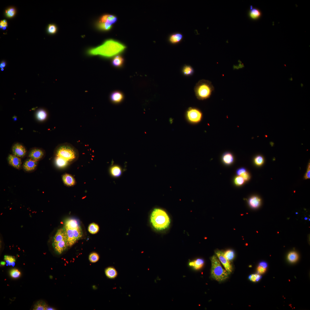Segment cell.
Returning <instances> with one entry per match:
<instances>
[{"instance_id": "cell-20", "label": "cell", "mask_w": 310, "mask_h": 310, "mask_svg": "<svg viewBox=\"0 0 310 310\" xmlns=\"http://www.w3.org/2000/svg\"><path fill=\"white\" fill-rule=\"evenodd\" d=\"M222 160L223 162L226 165H230L232 164L234 160L233 154L230 152H226L222 155Z\"/></svg>"}, {"instance_id": "cell-29", "label": "cell", "mask_w": 310, "mask_h": 310, "mask_svg": "<svg viewBox=\"0 0 310 310\" xmlns=\"http://www.w3.org/2000/svg\"><path fill=\"white\" fill-rule=\"evenodd\" d=\"M182 72L183 74L186 76H189L193 74L194 70L193 68L190 65H185L182 69Z\"/></svg>"}, {"instance_id": "cell-19", "label": "cell", "mask_w": 310, "mask_h": 310, "mask_svg": "<svg viewBox=\"0 0 310 310\" xmlns=\"http://www.w3.org/2000/svg\"><path fill=\"white\" fill-rule=\"evenodd\" d=\"M95 26L97 30L102 32L109 31L113 27L112 25L108 22H102L98 21L95 23Z\"/></svg>"}, {"instance_id": "cell-7", "label": "cell", "mask_w": 310, "mask_h": 310, "mask_svg": "<svg viewBox=\"0 0 310 310\" xmlns=\"http://www.w3.org/2000/svg\"><path fill=\"white\" fill-rule=\"evenodd\" d=\"M215 253L219 261L221 263L225 270L230 274L232 272V267L230 261L224 256L223 252L220 250H216Z\"/></svg>"}, {"instance_id": "cell-8", "label": "cell", "mask_w": 310, "mask_h": 310, "mask_svg": "<svg viewBox=\"0 0 310 310\" xmlns=\"http://www.w3.org/2000/svg\"><path fill=\"white\" fill-rule=\"evenodd\" d=\"M124 97L123 93L119 90H115L110 94L109 99L113 103L117 104L121 102Z\"/></svg>"}, {"instance_id": "cell-32", "label": "cell", "mask_w": 310, "mask_h": 310, "mask_svg": "<svg viewBox=\"0 0 310 310\" xmlns=\"http://www.w3.org/2000/svg\"><path fill=\"white\" fill-rule=\"evenodd\" d=\"M225 258L230 261L232 260L235 256V252L232 250H228L223 252Z\"/></svg>"}, {"instance_id": "cell-46", "label": "cell", "mask_w": 310, "mask_h": 310, "mask_svg": "<svg viewBox=\"0 0 310 310\" xmlns=\"http://www.w3.org/2000/svg\"><path fill=\"white\" fill-rule=\"evenodd\" d=\"M247 171L245 168H241L237 169L236 171V173L238 176H240L242 173Z\"/></svg>"}, {"instance_id": "cell-16", "label": "cell", "mask_w": 310, "mask_h": 310, "mask_svg": "<svg viewBox=\"0 0 310 310\" xmlns=\"http://www.w3.org/2000/svg\"><path fill=\"white\" fill-rule=\"evenodd\" d=\"M64 227L65 228L67 236L68 246L71 247L73 245L76 241L74 236L73 230L65 225Z\"/></svg>"}, {"instance_id": "cell-1", "label": "cell", "mask_w": 310, "mask_h": 310, "mask_svg": "<svg viewBox=\"0 0 310 310\" xmlns=\"http://www.w3.org/2000/svg\"><path fill=\"white\" fill-rule=\"evenodd\" d=\"M126 46L119 41L112 39L105 40L100 45L91 48L86 51L89 56L98 55L105 59H109L120 55L126 50Z\"/></svg>"}, {"instance_id": "cell-39", "label": "cell", "mask_w": 310, "mask_h": 310, "mask_svg": "<svg viewBox=\"0 0 310 310\" xmlns=\"http://www.w3.org/2000/svg\"><path fill=\"white\" fill-rule=\"evenodd\" d=\"M117 17L113 15L108 14L107 17V22L112 25L115 23L117 21Z\"/></svg>"}, {"instance_id": "cell-51", "label": "cell", "mask_w": 310, "mask_h": 310, "mask_svg": "<svg viewBox=\"0 0 310 310\" xmlns=\"http://www.w3.org/2000/svg\"><path fill=\"white\" fill-rule=\"evenodd\" d=\"M6 263L5 261H2L1 262V265L2 266H4L5 264Z\"/></svg>"}, {"instance_id": "cell-28", "label": "cell", "mask_w": 310, "mask_h": 310, "mask_svg": "<svg viewBox=\"0 0 310 310\" xmlns=\"http://www.w3.org/2000/svg\"><path fill=\"white\" fill-rule=\"evenodd\" d=\"M47 305L44 301L40 300L37 301L34 305L33 309L34 310H47Z\"/></svg>"}, {"instance_id": "cell-40", "label": "cell", "mask_w": 310, "mask_h": 310, "mask_svg": "<svg viewBox=\"0 0 310 310\" xmlns=\"http://www.w3.org/2000/svg\"><path fill=\"white\" fill-rule=\"evenodd\" d=\"M245 180L243 179L240 176H238L235 177L234 180V182L235 184L238 186H241L243 185L244 182Z\"/></svg>"}, {"instance_id": "cell-11", "label": "cell", "mask_w": 310, "mask_h": 310, "mask_svg": "<svg viewBox=\"0 0 310 310\" xmlns=\"http://www.w3.org/2000/svg\"><path fill=\"white\" fill-rule=\"evenodd\" d=\"M63 240H67V238L64 228L58 229L53 239V243H57Z\"/></svg>"}, {"instance_id": "cell-41", "label": "cell", "mask_w": 310, "mask_h": 310, "mask_svg": "<svg viewBox=\"0 0 310 310\" xmlns=\"http://www.w3.org/2000/svg\"><path fill=\"white\" fill-rule=\"evenodd\" d=\"M57 30V28L54 24H50L48 25L47 31L48 32L51 34H53L55 33Z\"/></svg>"}, {"instance_id": "cell-10", "label": "cell", "mask_w": 310, "mask_h": 310, "mask_svg": "<svg viewBox=\"0 0 310 310\" xmlns=\"http://www.w3.org/2000/svg\"><path fill=\"white\" fill-rule=\"evenodd\" d=\"M52 246L56 253L60 254L65 250L68 246L67 240H63L57 243H53Z\"/></svg>"}, {"instance_id": "cell-22", "label": "cell", "mask_w": 310, "mask_h": 310, "mask_svg": "<svg viewBox=\"0 0 310 310\" xmlns=\"http://www.w3.org/2000/svg\"><path fill=\"white\" fill-rule=\"evenodd\" d=\"M261 15V12L259 9L257 8H253L252 6H251L249 12V15L251 19L257 20L260 17Z\"/></svg>"}, {"instance_id": "cell-21", "label": "cell", "mask_w": 310, "mask_h": 310, "mask_svg": "<svg viewBox=\"0 0 310 310\" xmlns=\"http://www.w3.org/2000/svg\"><path fill=\"white\" fill-rule=\"evenodd\" d=\"M110 173L111 175L114 177H118L122 174V170L121 168L117 165L112 166L110 168Z\"/></svg>"}, {"instance_id": "cell-3", "label": "cell", "mask_w": 310, "mask_h": 310, "mask_svg": "<svg viewBox=\"0 0 310 310\" xmlns=\"http://www.w3.org/2000/svg\"><path fill=\"white\" fill-rule=\"evenodd\" d=\"M55 156L61 157L70 164L76 161L79 157L77 149L69 144H65L57 147L55 151Z\"/></svg>"}, {"instance_id": "cell-24", "label": "cell", "mask_w": 310, "mask_h": 310, "mask_svg": "<svg viewBox=\"0 0 310 310\" xmlns=\"http://www.w3.org/2000/svg\"><path fill=\"white\" fill-rule=\"evenodd\" d=\"M204 264V260L202 259L199 258L190 262L189 265L193 267L195 269L198 270L203 267Z\"/></svg>"}, {"instance_id": "cell-33", "label": "cell", "mask_w": 310, "mask_h": 310, "mask_svg": "<svg viewBox=\"0 0 310 310\" xmlns=\"http://www.w3.org/2000/svg\"><path fill=\"white\" fill-rule=\"evenodd\" d=\"M254 163L257 166H260L264 162V159L263 156L261 155L256 156L253 159Z\"/></svg>"}, {"instance_id": "cell-48", "label": "cell", "mask_w": 310, "mask_h": 310, "mask_svg": "<svg viewBox=\"0 0 310 310\" xmlns=\"http://www.w3.org/2000/svg\"><path fill=\"white\" fill-rule=\"evenodd\" d=\"M7 23L6 20H1L0 22V26L1 28H3L5 27H7Z\"/></svg>"}, {"instance_id": "cell-42", "label": "cell", "mask_w": 310, "mask_h": 310, "mask_svg": "<svg viewBox=\"0 0 310 310\" xmlns=\"http://www.w3.org/2000/svg\"><path fill=\"white\" fill-rule=\"evenodd\" d=\"M261 278V276L257 274H252L249 277V278L250 280L254 282L258 281Z\"/></svg>"}, {"instance_id": "cell-25", "label": "cell", "mask_w": 310, "mask_h": 310, "mask_svg": "<svg viewBox=\"0 0 310 310\" xmlns=\"http://www.w3.org/2000/svg\"><path fill=\"white\" fill-rule=\"evenodd\" d=\"M36 118L39 121H43L46 118L47 116V113L45 109L40 108L36 111Z\"/></svg>"}, {"instance_id": "cell-12", "label": "cell", "mask_w": 310, "mask_h": 310, "mask_svg": "<svg viewBox=\"0 0 310 310\" xmlns=\"http://www.w3.org/2000/svg\"><path fill=\"white\" fill-rule=\"evenodd\" d=\"M7 160L9 164L14 168L19 169L21 167L22 162L19 157L10 154L8 156Z\"/></svg>"}, {"instance_id": "cell-47", "label": "cell", "mask_w": 310, "mask_h": 310, "mask_svg": "<svg viewBox=\"0 0 310 310\" xmlns=\"http://www.w3.org/2000/svg\"><path fill=\"white\" fill-rule=\"evenodd\" d=\"M310 163L308 166V167L307 169V172L305 174L304 176V178L305 179H309L310 178Z\"/></svg>"}, {"instance_id": "cell-2", "label": "cell", "mask_w": 310, "mask_h": 310, "mask_svg": "<svg viewBox=\"0 0 310 310\" xmlns=\"http://www.w3.org/2000/svg\"><path fill=\"white\" fill-rule=\"evenodd\" d=\"M150 222L156 230L162 231L167 229L170 223V217L166 211L160 208H154L150 216Z\"/></svg>"}, {"instance_id": "cell-43", "label": "cell", "mask_w": 310, "mask_h": 310, "mask_svg": "<svg viewBox=\"0 0 310 310\" xmlns=\"http://www.w3.org/2000/svg\"><path fill=\"white\" fill-rule=\"evenodd\" d=\"M240 176L245 181H248L250 178L249 173L247 171L242 173Z\"/></svg>"}, {"instance_id": "cell-34", "label": "cell", "mask_w": 310, "mask_h": 310, "mask_svg": "<svg viewBox=\"0 0 310 310\" xmlns=\"http://www.w3.org/2000/svg\"><path fill=\"white\" fill-rule=\"evenodd\" d=\"M298 258V254L297 253L294 251L290 252L288 255V260L291 262H294L296 261Z\"/></svg>"}, {"instance_id": "cell-23", "label": "cell", "mask_w": 310, "mask_h": 310, "mask_svg": "<svg viewBox=\"0 0 310 310\" xmlns=\"http://www.w3.org/2000/svg\"><path fill=\"white\" fill-rule=\"evenodd\" d=\"M248 202L249 206L251 208H256L260 206L261 200L257 196H253L249 199Z\"/></svg>"}, {"instance_id": "cell-50", "label": "cell", "mask_w": 310, "mask_h": 310, "mask_svg": "<svg viewBox=\"0 0 310 310\" xmlns=\"http://www.w3.org/2000/svg\"><path fill=\"white\" fill-rule=\"evenodd\" d=\"M259 265H260V266H262V267H264V268H267V264L266 263V262H264V261H262V262H261L259 263Z\"/></svg>"}, {"instance_id": "cell-14", "label": "cell", "mask_w": 310, "mask_h": 310, "mask_svg": "<svg viewBox=\"0 0 310 310\" xmlns=\"http://www.w3.org/2000/svg\"><path fill=\"white\" fill-rule=\"evenodd\" d=\"M37 161L29 158L24 163L23 167L26 171L30 172L34 170L37 166Z\"/></svg>"}, {"instance_id": "cell-18", "label": "cell", "mask_w": 310, "mask_h": 310, "mask_svg": "<svg viewBox=\"0 0 310 310\" xmlns=\"http://www.w3.org/2000/svg\"><path fill=\"white\" fill-rule=\"evenodd\" d=\"M183 38L182 34L180 32H176L171 34L169 36L168 40L172 44H176L180 42Z\"/></svg>"}, {"instance_id": "cell-17", "label": "cell", "mask_w": 310, "mask_h": 310, "mask_svg": "<svg viewBox=\"0 0 310 310\" xmlns=\"http://www.w3.org/2000/svg\"><path fill=\"white\" fill-rule=\"evenodd\" d=\"M62 179L64 184L68 187L73 186L75 185L76 181L74 178L71 175L68 173L63 174Z\"/></svg>"}, {"instance_id": "cell-26", "label": "cell", "mask_w": 310, "mask_h": 310, "mask_svg": "<svg viewBox=\"0 0 310 310\" xmlns=\"http://www.w3.org/2000/svg\"><path fill=\"white\" fill-rule=\"evenodd\" d=\"M55 162L57 166L60 168L65 167L69 164L65 159L58 156H55Z\"/></svg>"}, {"instance_id": "cell-5", "label": "cell", "mask_w": 310, "mask_h": 310, "mask_svg": "<svg viewBox=\"0 0 310 310\" xmlns=\"http://www.w3.org/2000/svg\"><path fill=\"white\" fill-rule=\"evenodd\" d=\"M211 261L212 278L219 282L224 281L227 279L230 274L223 268L218 257L214 255L211 257Z\"/></svg>"}, {"instance_id": "cell-45", "label": "cell", "mask_w": 310, "mask_h": 310, "mask_svg": "<svg viewBox=\"0 0 310 310\" xmlns=\"http://www.w3.org/2000/svg\"><path fill=\"white\" fill-rule=\"evenodd\" d=\"M266 268H264L260 265L257 267V270L258 273L260 274L264 273L266 271Z\"/></svg>"}, {"instance_id": "cell-37", "label": "cell", "mask_w": 310, "mask_h": 310, "mask_svg": "<svg viewBox=\"0 0 310 310\" xmlns=\"http://www.w3.org/2000/svg\"><path fill=\"white\" fill-rule=\"evenodd\" d=\"M9 273L11 276L14 278H17L21 275L20 272L16 268L11 269Z\"/></svg>"}, {"instance_id": "cell-13", "label": "cell", "mask_w": 310, "mask_h": 310, "mask_svg": "<svg viewBox=\"0 0 310 310\" xmlns=\"http://www.w3.org/2000/svg\"><path fill=\"white\" fill-rule=\"evenodd\" d=\"M44 155V152L38 148H34L30 150L28 156L29 158L38 161L43 157Z\"/></svg>"}, {"instance_id": "cell-15", "label": "cell", "mask_w": 310, "mask_h": 310, "mask_svg": "<svg viewBox=\"0 0 310 310\" xmlns=\"http://www.w3.org/2000/svg\"><path fill=\"white\" fill-rule=\"evenodd\" d=\"M125 59L120 54L116 55L112 59L111 63L113 67L116 68H121L124 65Z\"/></svg>"}, {"instance_id": "cell-38", "label": "cell", "mask_w": 310, "mask_h": 310, "mask_svg": "<svg viewBox=\"0 0 310 310\" xmlns=\"http://www.w3.org/2000/svg\"><path fill=\"white\" fill-rule=\"evenodd\" d=\"M16 13L15 9L12 7L9 8L5 11L6 16L9 18L13 17L15 15Z\"/></svg>"}, {"instance_id": "cell-27", "label": "cell", "mask_w": 310, "mask_h": 310, "mask_svg": "<svg viewBox=\"0 0 310 310\" xmlns=\"http://www.w3.org/2000/svg\"><path fill=\"white\" fill-rule=\"evenodd\" d=\"M106 276L109 278L113 279L117 276V272L115 269L112 267L106 268L105 271Z\"/></svg>"}, {"instance_id": "cell-30", "label": "cell", "mask_w": 310, "mask_h": 310, "mask_svg": "<svg viewBox=\"0 0 310 310\" xmlns=\"http://www.w3.org/2000/svg\"><path fill=\"white\" fill-rule=\"evenodd\" d=\"M71 228L73 230L74 236L76 241L82 237L83 233L81 228L80 225Z\"/></svg>"}, {"instance_id": "cell-31", "label": "cell", "mask_w": 310, "mask_h": 310, "mask_svg": "<svg viewBox=\"0 0 310 310\" xmlns=\"http://www.w3.org/2000/svg\"><path fill=\"white\" fill-rule=\"evenodd\" d=\"M88 229L89 232L90 233L95 234L98 231L99 227L97 224L92 223L89 225Z\"/></svg>"}, {"instance_id": "cell-49", "label": "cell", "mask_w": 310, "mask_h": 310, "mask_svg": "<svg viewBox=\"0 0 310 310\" xmlns=\"http://www.w3.org/2000/svg\"><path fill=\"white\" fill-rule=\"evenodd\" d=\"M6 65V62L4 60H3L2 61L0 64V68L1 69L3 68L4 67H5Z\"/></svg>"}, {"instance_id": "cell-52", "label": "cell", "mask_w": 310, "mask_h": 310, "mask_svg": "<svg viewBox=\"0 0 310 310\" xmlns=\"http://www.w3.org/2000/svg\"><path fill=\"white\" fill-rule=\"evenodd\" d=\"M4 68L1 69V71H4Z\"/></svg>"}, {"instance_id": "cell-53", "label": "cell", "mask_w": 310, "mask_h": 310, "mask_svg": "<svg viewBox=\"0 0 310 310\" xmlns=\"http://www.w3.org/2000/svg\"><path fill=\"white\" fill-rule=\"evenodd\" d=\"M305 220H307V218H306V217L305 218Z\"/></svg>"}, {"instance_id": "cell-9", "label": "cell", "mask_w": 310, "mask_h": 310, "mask_svg": "<svg viewBox=\"0 0 310 310\" xmlns=\"http://www.w3.org/2000/svg\"><path fill=\"white\" fill-rule=\"evenodd\" d=\"M13 154L19 158H23L25 155L26 151L25 147L22 144L17 143L12 146Z\"/></svg>"}, {"instance_id": "cell-44", "label": "cell", "mask_w": 310, "mask_h": 310, "mask_svg": "<svg viewBox=\"0 0 310 310\" xmlns=\"http://www.w3.org/2000/svg\"><path fill=\"white\" fill-rule=\"evenodd\" d=\"M108 14H105L101 16L99 18L98 21L102 22H106L107 21Z\"/></svg>"}, {"instance_id": "cell-36", "label": "cell", "mask_w": 310, "mask_h": 310, "mask_svg": "<svg viewBox=\"0 0 310 310\" xmlns=\"http://www.w3.org/2000/svg\"><path fill=\"white\" fill-rule=\"evenodd\" d=\"M99 258V255L96 253L93 252L90 254L89 257V261L92 263L98 261Z\"/></svg>"}, {"instance_id": "cell-4", "label": "cell", "mask_w": 310, "mask_h": 310, "mask_svg": "<svg viewBox=\"0 0 310 310\" xmlns=\"http://www.w3.org/2000/svg\"><path fill=\"white\" fill-rule=\"evenodd\" d=\"M214 88L211 82L205 80H201L195 86L194 90L197 98L200 100L209 98L214 91Z\"/></svg>"}, {"instance_id": "cell-6", "label": "cell", "mask_w": 310, "mask_h": 310, "mask_svg": "<svg viewBox=\"0 0 310 310\" xmlns=\"http://www.w3.org/2000/svg\"><path fill=\"white\" fill-rule=\"evenodd\" d=\"M186 117L188 121L193 124H197L202 120L203 114L201 111L195 108L190 107L186 112Z\"/></svg>"}, {"instance_id": "cell-35", "label": "cell", "mask_w": 310, "mask_h": 310, "mask_svg": "<svg viewBox=\"0 0 310 310\" xmlns=\"http://www.w3.org/2000/svg\"><path fill=\"white\" fill-rule=\"evenodd\" d=\"M4 260L9 266H13L15 264L16 260L12 256L5 255L4 256Z\"/></svg>"}]
</instances>
